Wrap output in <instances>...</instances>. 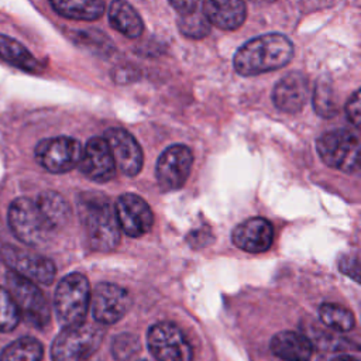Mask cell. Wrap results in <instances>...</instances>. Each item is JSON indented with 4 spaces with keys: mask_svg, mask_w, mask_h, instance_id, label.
Listing matches in <instances>:
<instances>
[{
    "mask_svg": "<svg viewBox=\"0 0 361 361\" xmlns=\"http://www.w3.org/2000/svg\"><path fill=\"white\" fill-rule=\"evenodd\" d=\"M293 44L279 32L255 37L241 45L233 59L234 69L243 76L276 71L290 62Z\"/></svg>",
    "mask_w": 361,
    "mask_h": 361,
    "instance_id": "obj_1",
    "label": "cell"
},
{
    "mask_svg": "<svg viewBox=\"0 0 361 361\" xmlns=\"http://www.w3.org/2000/svg\"><path fill=\"white\" fill-rule=\"evenodd\" d=\"M79 217L92 250L110 252L120 243V226L109 199L99 192H86L78 200Z\"/></svg>",
    "mask_w": 361,
    "mask_h": 361,
    "instance_id": "obj_2",
    "label": "cell"
},
{
    "mask_svg": "<svg viewBox=\"0 0 361 361\" xmlns=\"http://www.w3.org/2000/svg\"><path fill=\"white\" fill-rule=\"evenodd\" d=\"M54 306L56 319L62 327L83 323L90 306L87 278L79 272L63 276L55 289Z\"/></svg>",
    "mask_w": 361,
    "mask_h": 361,
    "instance_id": "obj_3",
    "label": "cell"
},
{
    "mask_svg": "<svg viewBox=\"0 0 361 361\" xmlns=\"http://www.w3.org/2000/svg\"><path fill=\"white\" fill-rule=\"evenodd\" d=\"M104 331L99 324L80 323L63 327L51 345L52 361H83L96 353Z\"/></svg>",
    "mask_w": 361,
    "mask_h": 361,
    "instance_id": "obj_4",
    "label": "cell"
},
{
    "mask_svg": "<svg viewBox=\"0 0 361 361\" xmlns=\"http://www.w3.org/2000/svg\"><path fill=\"white\" fill-rule=\"evenodd\" d=\"M316 149L320 159L330 168L345 173H355L360 169V140L344 128L331 130L319 137Z\"/></svg>",
    "mask_w": 361,
    "mask_h": 361,
    "instance_id": "obj_5",
    "label": "cell"
},
{
    "mask_svg": "<svg viewBox=\"0 0 361 361\" xmlns=\"http://www.w3.org/2000/svg\"><path fill=\"white\" fill-rule=\"evenodd\" d=\"M7 290L16 302L20 314L35 329H45L49 324L51 310L42 290L35 282L8 271L6 275Z\"/></svg>",
    "mask_w": 361,
    "mask_h": 361,
    "instance_id": "obj_6",
    "label": "cell"
},
{
    "mask_svg": "<svg viewBox=\"0 0 361 361\" xmlns=\"http://www.w3.org/2000/svg\"><path fill=\"white\" fill-rule=\"evenodd\" d=\"M8 226L13 234L24 244L37 247L49 238L54 231L45 221L35 202L28 197H17L7 212Z\"/></svg>",
    "mask_w": 361,
    "mask_h": 361,
    "instance_id": "obj_7",
    "label": "cell"
},
{
    "mask_svg": "<svg viewBox=\"0 0 361 361\" xmlns=\"http://www.w3.org/2000/svg\"><path fill=\"white\" fill-rule=\"evenodd\" d=\"M147 344L157 361H193L192 344L175 323L152 324L147 333Z\"/></svg>",
    "mask_w": 361,
    "mask_h": 361,
    "instance_id": "obj_8",
    "label": "cell"
},
{
    "mask_svg": "<svg viewBox=\"0 0 361 361\" xmlns=\"http://www.w3.org/2000/svg\"><path fill=\"white\" fill-rule=\"evenodd\" d=\"M82 151L80 142L72 137H52L37 144L35 159L48 172L65 173L78 166Z\"/></svg>",
    "mask_w": 361,
    "mask_h": 361,
    "instance_id": "obj_9",
    "label": "cell"
},
{
    "mask_svg": "<svg viewBox=\"0 0 361 361\" xmlns=\"http://www.w3.org/2000/svg\"><path fill=\"white\" fill-rule=\"evenodd\" d=\"M131 296L128 292L110 282L97 283L92 292L90 298V310L93 319L99 324H114L131 307Z\"/></svg>",
    "mask_w": 361,
    "mask_h": 361,
    "instance_id": "obj_10",
    "label": "cell"
},
{
    "mask_svg": "<svg viewBox=\"0 0 361 361\" xmlns=\"http://www.w3.org/2000/svg\"><path fill=\"white\" fill-rule=\"evenodd\" d=\"M193 164L192 151L182 144L168 147L158 158L155 178L165 192L180 189L189 178Z\"/></svg>",
    "mask_w": 361,
    "mask_h": 361,
    "instance_id": "obj_11",
    "label": "cell"
},
{
    "mask_svg": "<svg viewBox=\"0 0 361 361\" xmlns=\"http://www.w3.org/2000/svg\"><path fill=\"white\" fill-rule=\"evenodd\" d=\"M0 252L3 261L13 272L42 285H49L54 282L56 268L49 258L27 252L14 245H3Z\"/></svg>",
    "mask_w": 361,
    "mask_h": 361,
    "instance_id": "obj_12",
    "label": "cell"
},
{
    "mask_svg": "<svg viewBox=\"0 0 361 361\" xmlns=\"http://www.w3.org/2000/svg\"><path fill=\"white\" fill-rule=\"evenodd\" d=\"M120 230L128 237L137 238L147 234L154 223V214L148 203L135 193L121 195L114 204Z\"/></svg>",
    "mask_w": 361,
    "mask_h": 361,
    "instance_id": "obj_13",
    "label": "cell"
},
{
    "mask_svg": "<svg viewBox=\"0 0 361 361\" xmlns=\"http://www.w3.org/2000/svg\"><path fill=\"white\" fill-rule=\"evenodd\" d=\"M103 138L106 140L116 168L127 176L140 173L144 162V155L137 140L124 128H109Z\"/></svg>",
    "mask_w": 361,
    "mask_h": 361,
    "instance_id": "obj_14",
    "label": "cell"
},
{
    "mask_svg": "<svg viewBox=\"0 0 361 361\" xmlns=\"http://www.w3.org/2000/svg\"><path fill=\"white\" fill-rule=\"evenodd\" d=\"M78 166L87 179L96 183H106L116 175L113 155L103 137H93L86 142Z\"/></svg>",
    "mask_w": 361,
    "mask_h": 361,
    "instance_id": "obj_15",
    "label": "cell"
},
{
    "mask_svg": "<svg viewBox=\"0 0 361 361\" xmlns=\"http://www.w3.org/2000/svg\"><path fill=\"white\" fill-rule=\"evenodd\" d=\"M231 241L243 251L259 254L272 245L274 227L264 217H251L234 227Z\"/></svg>",
    "mask_w": 361,
    "mask_h": 361,
    "instance_id": "obj_16",
    "label": "cell"
},
{
    "mask_svg": "<svg viewBox=\"0 0 361 361\" xmlns=\"http://www.w3.org/2000/svg\"><path fill=\"white\" fill-rule=\"evenodd\" d=\"M309 97V80L302 72H289L279 79L272 92L276 109L285 113H298Z\"/></svg>",
    "mask_w": 361,
    "mask_h": 361,
    "instance_id": "obj_17",
    "label": "cell"
},
{
    "mask_svg": "<svg viewBox=\"0 0 361 361\" xmlns=\"http://www.w3.org/2000/svg\"><path fill=\"white\" fill-rule=\"evenodd\" d=\"M203 14L220 30L233 31L243 25L247 16L244 0H203Z\"/></svg>",
    "mask_w": 361,
    "mask_h": 361,
    "instance_id": "obj_18",
    "label": "cell"
},
{
    "mask_svg": "<svg viewBox=\"0 0 361 361\" xmlns=\"http://www.w3.org/2000/svg\"><path fill=\"white\" fill-rule=\"evenodd\" d=\"M269 348L279 361H309L313 353V343L302 333L285 330L271 338Z\"/></svg>",
    "mask_w": 361,
    "mask_h": 361,
    "instance_id": "obj_19",
    "label": "cell"
},
{
    "mask_svg": "<svg viewBox=\"0 0 361 361\" xmlns=\"http://www.w3.org/2000/svg\"><path fill=\"white\" fill-rule=\"evenodd\" d=\"M109 20L114 30L128 38H137L144 31V24L140 14L126 0H113L110 3Z\"/></svg>",
    "mask_w": 361,
    "mask_h": 361,
    "instance_id": "obj_20",
    "label": "cell"
},
{
    "mask_svg": "<svg viewBox=\"0 0 361 361\" xmlns=\"http://www.w3.org/2000/svg\"><path fill=\"white\" fill-rule=\"evenodd\" d=\"M54 11L65 18L94 21L104 13L103 0H49Z\"/></svg>",
    "mask_w": 361,
    "mask_h": 361,
    "instance_id": "obj_21",
    "label": "cell"
},
{
    "mask_svg": "<svg viewBox=\"0 0 361 361\" xmlns=\"http://www.w3.org/2000/svg\"><path fill=\"white\" fill-rule=\"evenodd\" d=\"M35 203L52 230H56L68 223L71 217V207L61 193L55 190H45L39 193Z\"/></svg>",
    "mask_w": 361,
    "mask_h": 361,
    "instance_id": "obj_22",
    "label": "cell"
},
{
    "mask_svg": "<svg viewBox=\"0 0 361 361\" xmlns=\"http://www.w3.org/2000/svg\"><path fill=\"white\" fill-rule=\"evenodd\" d=\"M0 58L11 66L30 73L41 71V63L21 42L3 34H0Z\"/></svg>",
    "mask_w": 361,
    "mask_h": 361,
    "instance_id": "obj_23",
    "label": "cell"
},
{
    "mask_svg": "<svg viewBox=\"0 0 361 361\" xmlns=\"http://www.w3.org/2000/svg\"><path fill=\"white\" fill-rule=\"evenodd\" d=\"M42 355L44 348L41 341L34 337L24 336L3 348L0 361H41Z\"/></svg>",
    "mask_w": 361,
    "mask_h": 361,
    "instance_id": "obj_24",
    "label": "cell"
},
{
    "mask_svg": "<svg viewBox=\"0 0 361 361\" xmlns=\"http://www.w3.org/2000/svg\"><path fill=\"white\" fill-rule=\"evenodd\" d=\"M320 320L334 331L345 333L354 329L355 319L354 314L344 306L337 303H323L319 307Z\"/></svg>",
    "mask_w": 361,
    "mask_h": 361,
    "instance_id": "obj_25",
    "label": "cell"
},
{
    "mask_svg": "<svg viewBox=\"0 0 361 361\" xmlns=\"http://www.w3.org/2000/svg\"><path fill=\"white\" fill-rule=\"evenodd\" d=\"M313 107L314 111L324 117L331 118L338 111V100L333 85L327 79H320L313 92Z\"/></svg>",
    "mask_w": 361,
    "mask_h": 361,
    "instance_id": "obj_26",
    "label": "cell"
},
{
    "mask_svg": "<svg viewBox=\"0 0 361 361\" xmlns=\"http://www.w3.org/2000/svg\"><path fill=\"white\" fill-rule=\"evenodd\" d=\"M178 28L185 37L203 38L210 32V23L204 17L203 11H199L196 7L186 14H180Z\"/></svg>",
    "mask_w": 361,
    "mask_h": 361,
    "instance_id": "obj_27",
    "label": "cell"
},
{
    "mask_svg": "<svg viewBox=\"0 0 361 361\" xmlns=\"http://www.w3.org/2000/svg\"><path fill=\"white\" fill-rule=\"evenodd\" d=\"M20 312L10 292L0 285V331H11L20 323Z\"/></svg>",
    "mask_w": 361,
    "mask_h": 361,
    "instance_id": "obj_28",
    "label": "cell"
},
{
    "mask_svg": "<svg viewBox=\"0 0 361 361\" xmlns=\"http://www.w3.org/2000/svg\"><path fill=\"white\" fill-rule=\"evenodd\" d=\"M140 348V338L133 333H120L111 343V354L116 361H130Z\"/></svg>",
    "mask_w": 361,
    "mask_h": 361,
    "instance_id": "obj_29",
    "label": "cell"
},
{
    "mask_svg": "<svg viewBox=\"0 0 361 361\" xmlns=\"http://www.w3.org/2000/svg\"><path fill=\"white\" fill-rule=\"evenodd\" d=\"M345 116L354 127L360 126V90H355L345 103Z\"/></svg>",
    "mask_w": 361,
    "mask_h": 361,
    "instance_id": "obj_30",
    "label": "cell"
},
{
    "mask_svg": "<svg viewBox=\"0 0 361 361\" xmlns=\"http://www.w3.org/2000/svg\"><path fill=\"white\" fill-rule=\"evenodd\" d=\"M338 269L345 274L347 276L353 278L355 282H358L360 276V264L357 257H343L338 261Z\"/></svg>",
    "mask_w": 361,
    "mask_h": 361,
    "instance_id": "obj_31",
    "label": "cell"
},
{
    "mask_svg": "<svg viewBox=\"0 0 361 361\" xmlns=\"http://www.w3.org/2000/svg\"><path fill=\"white\" fill-rule=\"evenodd\" d=\"M169 3L179 14H186L197 7V0H169Z\"/></svg>",
    "mask_w": 361,
    "mask_h": 361,
    "instance_id": "obj_32",
    "label": "cell"
},
{
    "mask_svg": "<svg viewBox=\"0 0 361 361\" xmlns=\"http://www.w3.org/2000/svg\"><path fill=\"white\" fill-rule=\"evenodd\" d=\"M331 361H358V358L354 355H338L334 357Z\"/></svg>",
    "mask_w": 361,
    "mask_h": 361,
    "instance_id": "obj_33",
    "label": "cell"
},
{
    "mask_svg": "<svg viewBox=\"0 0 361 361\" xmlns=\"http://www.w3.org/2000/svg\"><path fill=\"white\" fill-rule=\"evenodd\" d=\"M83 361H97V360H87V358H86V360H83Z\"/></svg>",
    "mask_w": 361,
    "mask_h": 361,
    "instance_id": "obj_34",
    "label": "cell"
},
{
    "mask_svg": "<svg viewBox=\"0 0 361 361\" xmlns=\"http://www.w3.org/2000/svg\"><path fill=\"white\" fill-rule=\"evenodd\" d=\"M140 361H148V360H140Z\"/></svg>",
    "mask_w": 361,
    "mask_h": 361,
    "instance_id": "obj_35",
    "label": "cell"
},
{
    "mask_svg": "<svg viewBox=\"0 0 361 361\" xmlns=\"http://www.w3.org/2000/svg\"><path fill=\"white\" fill-rule=\"evenodd\" d=\"M265 1H274V0H265Z\"/></svg>",
    "mask_w": 361,
    "mask_h": 361,
    "instance_id": "obj_36",
    "label": "cell"
}]
</instances>
